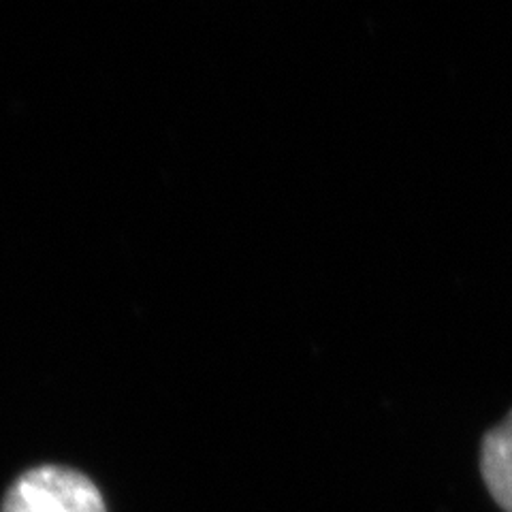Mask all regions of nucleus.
<instances>
[{
  "instance_id": "obj_2",
  "label": "nucleus",
  "mask_w": 512,
  "mask_h": 512,
  "mask_svg": "<svg viewBox=\"0 0 512 512\" xmlns=\"http://www.w3.org/2000/svg\"><path fill=\"white\" fill-rule=\"evenodd\" d=\"M478 463L493 502L512 512V410L483 436Z\"/></svg>"
},
{
  "instance_id": "obj_1",
  "label": "nucleus",
  "mask_w": 512,
  "mask_h": 512,
  "mask_svg": "<svg viewBox=\"0 0 512 512\" xmlns=\"http://www.w3.org/2000/svg\"><path fill=\"white\" fill-rule=\"evenodd\" d=\"M0 512H107V508L86 474L64 466H37L13 480Z\"/></svg>"
}]
</instances>
